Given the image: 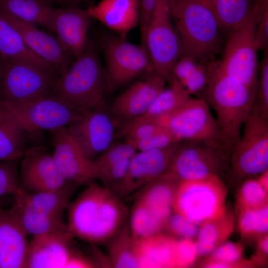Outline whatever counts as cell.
<instances>
[{
    "label": "cell",
    "mask_w": 268,
    "mask_h": 268,
    "mask_svg": "<svg viewBox=\"0 0 268 268\" xmlns=\"http://www.w3.org/2000/svg\"><path fill=\"white\" fill-rule=\"evenodd\" d=\"M88 185L67 208V230L73 238L103 244L124 224L128 209L107 188L91 182Z\"/></svg>",
    "instance_id": "obj_1"
},
{
    "label": "cell",
    "mask_w": 268,
    "mask_h": 268,
    "mask_svg": "<svg viewBox=\"0 0 268 268\" xmlns=\"http://www.w3.org/2000/svg\"><path fill=\"white\" fill-rule=\"evenodd\" d=\"M109 91L96 46L89 41L85 50L56 79L51 94L69 108L84 112L103 105Z\"/></svg>",
    "instance_id": "obj_2"
},
{
    "label": "cell",
    "mask_w": 268,
    "mask_h": 268,
    "mask_svg": "<svg viewBox=\"0 0 268 268\" xmlns=\"http://www.w3.org/2000/svg\"><path fill=\"white\" fill-rule=\"evenodd\" d=\"M208 80L201 98L215 111L224 144L231 151L239 140L251 111L255 91L208 65Z\"/></svg>",
    "instance_id": "obj_3"
},
{
    "label": "cell",
    "mask_w": 268,
    "mask_h": 268,
    "mask_svg": "<svg viewBox=\"0 0 268 268\" xmlns=\"http://www.w3.org/2000/svg\"><path fill=\"white\" fill-rule=\"evenodd\" d=\"M182 56L203 62L220 50V28L208 5L198 0H168Z\"/></svg>",
    "instance_id": "obj_4"
},
{
    "label": "cell",
    "mask_w": 268,
    "mask_h": 268,
    "mask_svg": "<svg viewBox=\"0 0 268 268\" xmlns=\"http://www.w3.org/2000/svg\"><path fill=\"white\" fill-rule=\"evenodd\" d=\"M243 128L231 151L226 174L230 180L238 182L268 169V119L251 111Z\"/></svg>",
    "instance_id": "obj_5"
},
{
    "label": "cell",
    "mask_w": 268,
    "mask_h": 268,
    "mask_svg": "<svg viewBox=\"0 0 268 268\" xmlns=\"http://www.w3.org/2000/svg\"><path fill=\"white\" fill-rule=\"evenodd\" d=\"M226 186L222 178L180 180L175 190L173 211L200 225L226 208Z\"/></svg>",
    "instance_id": "obj_6"
},
{
    "label": "cell",
    "mask_w": 268,
    "mask_h": 268,
    "mask_svg": "<svg viewBox=\"0 0 268 268\" xmlns=\"http://www.w3.org/2000/svg\"><path fill=\"white\" fill-rule=\"evenodd\" d=\"M141 46L148 54L153 71L169 81L182 50L168 0H156Z\"/></svg>",
    "instance_id": "obj_7"
},
{
    "label": "cell",
    "mask_w": 268,
    "mask_h": 268,
    "mask_svg": "<svg viewBox=\"0 0 268 268\" xmlns=\"http://www.w3.org/2000/svg\"><path fill=\"white\" fill-rule=\"evenodd\" d=\"M255 32L253 11L245 23L228 34L222 57L215 64L222 73L256 91L259 65Z\"/></svg>",
    "instance_id": "obj_8"
},
{
    "label": "cell",
    "mask_w": 268,
    "mask_h": 268,
    "mask_svg": "<svg viewBox=\"0 0 268 268\" xmlns=\"http://www.w3.org/2000/svg\"><path fill=\"white\" fill-rule=\"evenodd\" d=\"M231 150L223 144L183 141L167 173L180 180L221 178L228 172Z\"/></svg>",
    "instance_id": "obj_9"
},
{
    "label": "cell",
    "mask_w": 268,
    "mask_h": 268,
    "mask_svg": "<svg viewBox=\"0 0 268 268\" xmlns=\"http://www.w3.org/2000/svg\"><path fill=\"white\" fill-rule=\"evenodd\" d=\"M110 91L144 73L153 71L146 50L120 35H109L101 41Z\"/></svg>",
    "instance_id": "obj_10"
},
{
    "label": "cell",
    "mask_w": 268,
    "mask_h": 268,
    "mask_svg": "<svg viewBox=\"0 0 268 268\" xmlns=\"http://www.w3.org/2000/svg\"><path fill=\"white\" fill-rule=\"evenodd\" d=\"M159 123L166 127L178 141H204L225 145L210 106L201 97H191Z\"/></svg>",
    "instance_id": "obj_11"
},
{
    "label": "cell",
    "mask_w": 268,
    "mask_h": 268,
    "mask_svg": "<svg viewBox=\"0 0 268 268\" xmlns=\"http://www.w3.org/2000/svg\"><path fill=\"white\" fill-rule=\"evenodd\" d=\"M54 76L28 63L4 62L0 71V100L18 103L50 95Z\"/></svg>",
    "instance_id": "obj_12"
},
{
    "label": "cell",
    "mask_w": 268,
    "mask_h": 268,
    "mask_svg": "<svg viewBox=\"0 0 268 268\" xmlns=\"http://www.w3.org/2000/svg\"><path fill=\"white\" fill-rule=\"evenodd\" d=\"M2 102L27 133L53 132L67 128L83 112L69 108L51 94L22 102Z\"/></svg>",
    "instance_id": "obj_13"
},
{
    "label": "cell",
    "mask_w": 268,
    "mask_h": 268,
    "mask_svg": "<svg viewBox=\"0 0 268 268\" xmlns=\"http://www.w3.org/2000/svg\"><path fill=\"white\" fill-rule=\"evenodd\" d=\"M120 126L104 104L83 112L66 128L90 159L97 157L114 142Z\"/></svg>",
    "instance_id": "obj_14"
},
{
    "label": "cell",
    "mask_w": 268,
    "mask_h": 268,
    "mask_svg": "<svg viewBox=\"0 0 268 268\" xmlns=\"http://www.w3.org/2000/svg\"><path fill=\"white\" fill-rule=\"evenodd\" d=\"M183 142L163 148L137 151L116 195L120 198L126 197L166 173Z\"/></svg>",
    "instance_id": "obj_15"
},
{
    "label": "cell",
    "mask_w": 268,
    "mask_h": 268,
    "mask_svg": "<svg viewBox=\"0 0 268 268\" xmlns=\"http://www.w3.org/2000/svg\"><path fill=\"white\" fill-rule=\"evenodd\" d=\"M54 159L60 172L68 182L78 186L96 179L93 160L66 128L53 132Z\"/></svg>",
    "instance_id": "obj_16"
},
{
    "label": "cell",
    "mask_w": 268,
    "mask_h": 268,
    "mask_svg": "<svg viewBox=\"0 0 268 268\" xmlns=\"http://www.w3.org/2000/svg\"><path fill=\"white\" fill-rule=\"evenodd\" d=\"M19 164L20 186L31 193L60 189L68 182L62 175L52 154L42 147L26 150Z\"/></svg>",
    "instance_id": "obj_17"
},
{
    "label": "cell",
    "mask_w": 268,
    "mask_h": 268,
    "mask_svg": "<svg viewBox=\"0 0 268 268\" xmlns=\"http://www.w3.org/2000/svg\"><path fill=\"white\" fill-rule=\"evenodd\" d=\"M166 81L164 77L152 71L118 96L110 111L120 125L123 126L144 114L165 87Z\"/></svg>",
    "instance_id": "obj_18"
},
{
    "label": "cell",
    "mask_w": 268,
    "mask_h": 268,
    "mask_svg": "<svg viewBox=\"0 0 268 268\" xmlns=\"http://www.w3.org/2000/svg\"><path fill=\"white\" fill-rule=\"evenodd\" d=\"M67 230L32 237L29 242L26 268H67L78 250Z\"/></svg>",
    "instance_id": "obj_19"
},
{
    "label": "cell",
    "mask_w": 268,
    "mask_h": 268,
    "mask_svg": "<svg viewBox=\"0 0 268 268\" xmlns=\"http://www.w3.org/2000/svg\"><path fill=\"white\" fill-rule=\"evenodd\" d=\"M6 14L18 28L27 47L35 55L52 66L60 74L68 68L73 57L66 50L57 37L40 29L36 25Z\"/></svg>",
    "instance_id": "obj_20"
},
{
    "label": "cell",
    "mask_w": 268,
    "mask_h": 268,
    "mask_svg": "<svg viewBox=\"0 0 268 268\" xmlns=\"http://www.w3.org/2000/svg\"><path fill=\"white\" fill-rule=\"evenodd\" d=\"M11 207L0 206V268H26L29 241Z\"/></svg>",
    "instance_id": "obj_21"
},
{
    "label": "cell",
    "mask_w": 268,
    "mask_h": 268,
    "mask_svg": "<svg viewBox=\"0 0 268 268\" xmlns=\"http://www.w3.org/2000/svg\"><path fill=\"white\" fill-rule=\"evenodd\" d=\"M91 18L85 9L72 7L56 8L54 33L62 46L74 58L86 48Z\"/></svg>",
    "instance_id": "obj_22"
},
{
    "label": "cell",
    "mask_w": 268,
    "mask_h": 268,
    "mask_svg": "<svg viewBox=\"0 0 268 268\" xmlns=\"http://www.w3.org/2000/svg\"><path fill=\"white\" fill-rule=\"evenodd\" d=\"M85 10L91 18L124 37L139 22V0H101Z\"/></svg>",
    "instance_id": "obj_23"
},
{
    "label": "cell",
    "mask_w": 268,
    "mask_h": 268,
    "mask_svg": "<svg viewBox=\"0 0 268 268\" xmlns=\"http://www.w3.org/2000/svg\"><path fill=\"white\" fill-rule=\"evenodd\" d=\"M136 149L127 141L113 142L93 160L96 179L116 194L125 179Z\"/></svg>",
    "instance_id": "obj_24"
},
{
    "label": "cell",
    "mask_w": 268,
    "mask_h": 268,
    "mask_svg": "<svg viewBox=\"0 0 268 268\" xmlns=\"http://www.w3.org/2000/svg\"><path fill=\"white\" fill-rule=\"evenodd\" d=\"M0 55L4 62H19L37 67L55 75L58 73L27 47L15 24L0 9Z\"/></svg>",
    "instance_id": "obj_25"
},
{
    "label": "cell",
    "mask_w": 268,
    "mask_h": 268,
    "mask_svg": "<svg viewBox=\"0 0 268 268\" xmlns=\"http://www.w3.org/2000/svg\"><path fill=\"white\" fill-rule=\"evenodd\" d=\"M176 240L162 233L136 240L139 268H176Z\"/></svg>",
    "instance_id": "obj_26"
},
{
    "label": "cell",
    "mask_w": 268,
    "mask_h": 268,
    "mask_svg": "<svg viewBox=\"0 0 268 268\" xmlns=\"http://www.w3.org/2000/svg\"><path fill=\"white\" fill-rule=\"evenodd\" d=\"M25 129L5 104L0 100V161L19 160L24 155Z\"/></svg>",
    "instance_id": "obj_27"
},
{
    "label": "cell",
    "mask_w": 268,
    "mask_h": 268,
    "mask_svg": "<svg viewBox=\"0 0 268 268\" xmlns=\"http://www.w3.org/2000/svg\"><path fill=\"white\" fill-rule=\"evenodd\" d=\"M0 9L19 20L54 32L56 8L48 0H0Z\"/></svg>",
    "instance_id": "obj_28"
},
{
    "label": "cell",
    "mask_w": 268,
    "mask_h": 268,
    "mask_svg": "<svg viewBox=\"0 0 268 268\" xmlns=\"http://www.w3.org/2000/svg\"><path fill=\"white\" fill-rule=\"evenodd\" d=\"M234 215L226 207L220 214L200 225L195 241L199 256H206L225 242L234 230Z\"/></svg>",
    "instance_id": "obj_29"
},
{
    "label": "cell",
    "mask_w": 268,
    "mask_h": 268,
    "mask_svg": "<svg viewBox=\"0 0 268 268\" xmlns=\"http://www.w3.org/2000/svg\"><path fill=\"white\" fill-rule=\"evenodd\" d=\"M78 185L68 182L63 188L53 191L31 193L21 188L13 196L24 204L41 212L63 216L70 200Z\"/></svg>",
    "instance_id": "obj_30"
},
{
    "label": "cell",
    "mask_w": 268,
    "mask_h": 268,
    "mask_svg": "<svg viewBox=\"0 0 268 268\" xmlns=\"http://www.w3.org/2000/svg\"><path fill=\"white\" fill-rule=\"evenodd\" d=\"M27 236L32 237L67 230L63 216L47 214L14 199L10 207Z\"/></svg>",
    "instance_id": "obj_31"
},
{
    "label": "cell",
    "mask_w": 268,
    "mask_h": 268,
    "mask_svg": "<svg viewBox=\"0 0 268 268\" xmlns=\"http://www.w3.org/2000/svg\"><path fill=\"white\" fill-rule=\"evenodd\" d=\"M179 181L166 173L142 188L137 199L168 218L173 211L174 197Z\"/></svg>",
    "instance_id": "obj_32"
},
{
    "label": "cell",
    "mask_w": 268,
    "mask_h": 268,
    "mask_svg": "<svg viewBox=\"0 0 268 268\" xmlns=\"http://www.w3.org/2000/svg\"><path fill=\"white\" fill-rule=\"evenodd\" d=\"M169 81L170 85L158 94L146 112L133 120L159 122L178 110L192 97L173 76H171Z\"/></svg>",
    "instance_id": "obj_33"
},
{
    "label": "cell",
    "mask_w": 268,
    "mask_h": 268,
    "mask_svg": "<svg viewBox=\"0 0 268 268\" xmlns=\"http://www.w3.org/2000/svg\"><path fill=\"white\" fill-rule=\"evenodd\" d=\"M254 0H210V7L220 30L228 34L252 15Z\"/></svg>",
    "instance_id": "obj_34"
},
{
    "label": "cell",
    "mask_w": 268,
    "mask_h": 268,
    "mask_svg": "<svg viewBox=\"0 0 268 268\" xmlns=\"http://www.w3.org/2000/svg\"><path fill=\"white\" fill-rule=\"evenodd\" d=\"M108 259L113 268H139L136 240L133 237L128 223L108 242Z\"/></svg>",
    "instance_id": "obj_35"
},
{
    "label": "cell",
    "mask_w": 268,
    "mask_h": 268,
    "mask_svg": "<svg viewBox=\"0 0 268 268\" xmlns=\"http://www.w3.org/2000/svg\"><path fill=\"white\" fill-rule=\"evenodd\" d=\"M173 76L192 96L201 95L208 80V65L187 56H182L174 66Z\"/></svg>",
    "instance_id": "obj_36"
},
{
    "label": "cell",
    "mask_w": 268,
    "mask_h": 268,
    "mask_svg": "<svg viewBox=\"0 0 268 268\" xmlns=\"http://www.w3.org/2000/svg\"><path fill=\"white\" fill-rule=\"evenodd\" d=\"M167 219L137 199L129 226L133 237L138 240L161 233Z\"/></svg>",
    "instance_id": "obj_37"
},
{
    "label": "cell",
    "mask_w": 268,
    "mask_h": 268,
    "mask_svg": "<svg viewBox=\"0 0 268 268\" xmlns=\"http://www.w3.org/2000/svg\"><path fill=\"white\" fill-rule=\"evenodd\" d=\"M244 247L238 242L225 241L217 247L201 263L202 268H228L254 266L252 261L243 259Z\"/></svg>",
    "instance_id": "obj_38"
},
{
    "label": "cell",
    "mask_w": 268,
    "mask_h": 268,
    "mask_svg": "<svg viewBox=\"0 0 268 268\" xmlns=\"http://www.w3.org/2000/svg\"><path fill=\"white\" fill-rule=\"evenodd\" d=\"M238 228L245 239L260 238L268 231V204L238 211Z\"/></svg>",
    "instance_id": "obj_39"
},
{
    "label": "cell",
    "mask_w": 268,
    "mask_h": 268,
    "mask_svg": "<svg viewBox=\"0 0 268 268\" xmlns=\"http://www.w3.org/2000/svg\"><path fill=\"white\" fill-rule=\"evenodd\" d=\"M267 204H268V191L261 185L256 177L248 178L242 182L237 198L238 211Z\"/></svg>",
    "instance_id": "obj_40"
},
{
    "label": "cell",
    "mask_w": 268,
    "mask_h": 268,
    "mask_svg": "<svg viewBox=\"0 0 268 268\" xmlns=\"http://www.w3.org/2000/svg\"><path fill=\"white\" fill-rule=\"evenodd\" d=\"M263 60L259 66L257 86L252 112L268 119V50H264Z\"/></svg>",
    "instance_id": "obj_41"
},
{
    "label": "cell",
    "mask_w": 268,
    "mask_h": 268,
    "mask_svg": "<svg viewBox=\"0 0 268 268\" xmlns=\"http://www.w3.org/2000/svg\"><path fill=\"white\" fill-rule=\"evenodd\" d=\"M20 189L18 160L0 161V199L15 196Z\"/></svg>",
    "instance_id": "obj_42"
},
{
    "label": "cell",
    "mask_w": 268,
    "mask_h": 268,
    "mask_svg": "<svg viewBox=\"0 0 268 268\" xmlns=\"http://www.w3.org/2000/svg\"><path fill=\"white\" fill-rule=\"evenodd\" d=\"M199 227L198 223L173 211L166 222L164 229L172 236L194 239L197 236Z\"/></svg>",
    "instance_id": "obj_43"
},
{
    "label": "cell",
    "mask_w": 268,
    "mask_h": 268,
    "mask_svg": "<svg viewBox=\"0 0 268 268\" xmlns=\"http://www.w3.org/2000/svg\"><path fill=\"white\" fill-rule=\"evenodd\" d=\"M255 41L258 50L268 49V0H254Z\"/></svg>",
    "instance_id": "obj_44"
},
{
    "label": "cell",
    "mask_w": 268,
    "mask_h": 268,
    "mask_svg": "<svg viewBox=\"0 0 268 268\" xmlns=\"http://www.w3.org/2000/svg\"><path fill=\"white\" fill-rule=\"evenodd\" d=\"M194 239H177L175 245L176 268H188L193 266L199 257Z\"/></svg>",
    "instance_id": "obj_45"
},
{
    "label": "cell",
    "mask_w": 268,
    "mask_h": 268,
    "mask_svg": "<svg viewBox=\"0 0 268 268\" xmlns=\"http://www.w3.org/2000/svg\"><path fill=\"white\" fill-rule=\"evenodd\" d=\"M178 141L172 133L165 126H162L147 138L139 141L134 147L137 151L160 149Z\"/></svg>",
    "instance_id": "obj_46"
},
{
    "label": "cell",
    "mask_w": 268,
    "mask_h": 268,
    "mask_svg": "<svg viewBox=\"0 0 268 268\" xmlns=\"http://www.w3.org/2000/svg\"><path fill=\"white\" fill-rule=\"evenodd\" d=\"M156 0H139V27L142 43L144 39L146 30Z\"/></svg>",
    "instance_id": "obj_47"
},
{
    "label": "cell",
    "mask_w": 268,
    "mask_h": 268,
    "mask_svg": "<svg viewBox=\"0 0 268 268\" xmlns=\"http://www.w3.org/2000/svg\"><path fill=\"white\" fill-rule=\"evenodd\" d=\"M258 252L254 256L253 260L252 261L255 264L258 262L263 261V258L266 259L268 253V234L259 239L258 243Z\"/></svg>",
    "instance_id": "obj_48"
},
{
    "label": "cell",
    "mask_w": 268,
    "mask_h": 268,
    "mask_svg": "<svg viewBox=\"0 0 268 268\" xmlns=\"http://www.w3.org/2000/svg\"><path fill=\"white\" fill-rule=\"evenodd\" d=\"M261 185L268 191V170H266L255 177Z\"/></svg>",
    "instance_id": "obj_49"
},
{
    "label": "cell",
    "mask_w": 268,
    "mask_h": 268,
    "mask_svg": "<svg viewBox=\"0 0 268 268\" xmlns=\"http://www.w3.org/2000/svg\"><path fill=\"white\" fill-rule=\"evenodd\" d=\"M58 2H61L62 3H73L76 2H79L85 0H55Z\"/></svg>",
    "instance_id": "obj_50"
},
{
    "label": "cell",
    "mask_w": 268,
    "mask_h": 268,
    "mask_svg": "<svg viewBox=\"0 0 268 268\" xmlns=\"http://www.w3.org/2000/svg\"><path fill=\"white\" fill-rule=\"evenodd\" d=\"M210 6V0H198Z\"/></svg>",
    "instance_id": "obj_51"
},
{
    "label": "cell",
    "mask_w": 268,
    "mask_h": 268,
    "mask_svg": "<svg viewBox=\"0 0 268 268\" xmlns=\"http://www.w3.org/2000/svg\"><path fill=\"white\" fill-rule=\"evenodd\" d=\"M4 61L0 55V71L3 64Z\"/></svg>",
    "instance_id": "obj_52"
},
{
    "label": "cell",
    "mask_w": 268,
    "mask_h": 268,
    "mask_svg": "<svg viewBox=\"0 0 268 268\" xmlns=\"http://www.w3.org/2000/svg\"><path fill=\"white\" fill-rule=\"evenodd\" d=\"M0 200L1 199H0V206L1 205V202Z\"/></svg>",
    "instance_id": "obj_53"
}]
</instances>
